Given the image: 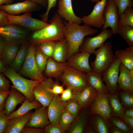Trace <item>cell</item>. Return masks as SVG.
<instances>
[{
    "instance_id": "cell-29",
    "label": "cell",
    "mask_w": 133,
    "mask_h": 133,
    "mask_svg": "<svg viewBox=\"0 0 133 133\" xmlns=\"http://www.w3.org/2000/svg\"><path fill=\"white\" fill-rule=\"evenodd\" d=\"M117 93L112 94L108 92L107 95L112 116L120 117L124 115L125 109L120 101Z\"/></svg>"
},
{
    "instance_id": "cell-51",
    "label": "cell",
    "mask_w": 133,
    "mask_h": 133,
    "mask_svg": "<svg viewBox=\"0 0 133 133\" xmlns=\"http://www.w3.org/2000/svg\"><path fill=\"white\" fill-rule=\"evenodd\" d=\"M44 132V128L25 127L21 133H42Z\"/></svg>"
},
{
    "instance_id": "cell-7",
    "label": "cell",
    "mask_w": 133,
    "mask_h": 133,
    "mask_svg": "<svg viewBox=\"0 0 133 133\" xmlns=\"http://www.w3.org/2000/svg\"><path fill=\"white\" fill-rule=\"evenodd\" d=\"M8 24L19 25L31 31L35 32L44 28L49 23L42 20L32 17L31 12L20 15H13L7 14Z\"/></svg>"
},
{
    "instance_id": "cell-24",
    "label": "cell",
    "mask_w": 133,
    "mask_h": 133,
    "mask_svg": "<svg viewBox=\"0 0 133 133\" xmlns=\"http://www.w3.org/2000/svg\"><path fill=\"white\" fill-rule=\"evenodd\" d=\"M88 85L96 89L99 93H107L109 90L104 83L102 75L92 70L86 73Z\"/></svg>"
},
{
    "instance_id": "cell-25",
    "label": "cell",
    "mask_w": 133,
    "mask_h": 133,
    "mask_svg": "<svg viewBox=\"0 0 133 133\" xmlns=\"http://www.w3.org/2000/svg\"><path fill=\"white\" fill-rule=\"evenodd\" d=\"M41 104L36 99L32 102L26 99L21 104L20 107L17 110L11 113L8 116L9 120L23 115L33 109H36L42 106Z\"/></svg>"
},
{
    "instance_id": "cell-13",
    "label": "cell",
    "mask_w": 133,
    "mask_h": 133,
    "mask_svg": "<svg viewBox=\"0 0 133 133\" xmlns=\"http://www.w3.org/2000/svg\"><path fill=\"white\" fill-rule=\"evenodd\" d=\"M52 78H49L41 81L33 89L35 98L44 107H48L54 95L50 91L54 83Z\"/></svg>"
},
{
    "instance_id": "cell-34",
    "label": "cell",
    "mask_w": 133,
    "mask_h": 133,
    "mask_svg": "<svg viewBox=\"0 0 133 133\" xmlns=\"http://www.w3.org/2000/svg\"><path fill=\"white\" fill-rule=\"evenodd\" d=\"M125 40L129 47L133 46V27L123 25L119 27L118 33Z\"/></svg>"
},
{
    "instance_id": "cell-41",
    "label": "cell",
    "mask_w": 133,
    "mask_h": 133,
    "mask_svg": "<svg viewBox=\"0 0 133 133\" xmlns=\"http://www.w3.org/2000/svg\"><path fill=\"white\" fill-rule=\"evenodd\" d=\"M119 93L124 107L128 108L133 107V94L123 91Z\"/></svg>"
},
{
    "instance_id": "cell-32",
    "label": "cell",
    "mask_w": 133,
    "mask_h": 133,
    "mask_svg": "<svg viewBox=\"0 0 133 133\" xmlns=\"http://www.w3.org/2000/svg\"><path fill=\"white\" fill-rule=\"evenodd\" d=\"M91 127L96 133H108L110 130L106 121L100 116L97 115H92Z\"/></svg>"
},
{
    "instance_id": "cell-22",
    "label": "cell",
    "mask_w": 133,
    "mask_h": 133,
    "mask_svg": "<svg viewBox=\"0 0 133 133\" xmlns=\"http://www.w3.org/2000/svg\"><path fill=\"white\" fill-rule=\"evenodd\" d=\"M32 112L31 110L24 115L9 120L4 133H21L30 119Z\"/></svg>"
},
{
    "instance_id": "cell-2",
    "label": "cell",
    "mask_w": 133,
    "mask_h": 133,
    "mask_svg": "<svg viewBox=\"0 0 133 133\" xmlns=\"http://www.w3.org/2000/svg\"><path fill=\"white\" fill-rule=\"evenodd\" d=\"M64 20L55 13L49 20L48 25L34 32L31 37L33 44L39 45L47 41H57L65 38Z\"/></svg>"
},
{
    "instance_id": "cell-30",
    "label": "cell",
    "mask_w": 133,
    "mask_h": 133,
    "mask_svg": "<svg viewBox=\"0 0 133 133\" xmlns=\"http://www.w3.org/2000/svg\"><path fill=\"white\" fill-rule=\"evenodd\" d=\"M88 117V114L83 112L75 118L68 132L69 133H82L85 128Z\"/></svg>"
},
{
    "instance_id": "cell-58",
    "label": "cell",
    "mask_w": 133,
    "mask_h": 133,
    "mask_svg": "<svg viewBox=\"0 0 133 133\" xmlns=\"http://www.w3.org/2000/svg\"><path fill=\"white\" fill-rule=\"evenodd\" d=\"M7 69L0 59V73H3L6 71Z\"/></svg>"
},
{
    "instance_id": "cell-8",
    "label": "cell",
    "mask_w": 133,
    "mask_h": 133,
    "mask_svg": "<svg viewBox=\"0 0 133 133\" xmlns=\"http://www.w3.org/2000/svg\"><path fill=\"white\" fill-rule=\"evenodd\" d=\"M104 23L102 30L110 27L113 34L118 33L120 27L117 8L113 0H107L103 12Z\"/></svg>"
},
{
    "instance_id": "cell-14",
    "label": "cell",
    "mask_w": 133,
    "mask_h": 133,
    "mask_svg": "<svg viewBox=\"0 0 133 133\" xmlns=\"http://www.w3.org/2000/svg\"><path fill=\"white\" fill-rule=\"evenodd\" d=\"M38 8V4L30 0L14 4L2 5L0 6V11H4L8 15H17L22 13L31 12L36 11Z\"/></svg>"
},
{
    "instance_id": "cell-19",
    "label": "cell",
    "mask_w": 133,
    "mask_h": 133,
    "mask_svg": "<svg viewBox=\"0 0 133 133\" xmlns=\"http://www.w3.org/2000/svg\"><path fill=\"white\" fill-rule=\"evenodd\" d=\"M47 109L48 107L42 106L35 109L25 127L43 128L50 124Z\"/></svg>"
},
{
    "instance_id": "cell-48",
    "label": "cell",
    "mask_w": 133,
    "mask_h": 133,
    "mask_svg": "<svg viewBox=\"0 0 133 133\" xmlns=\"http://www.w3.org/2000/svg\"><path fill=\"white\" fill-rule=\"evenodd\" d=\"M60 97L61 100L63 101L67 102L72 98L73 93L72 90L69 88L64 90Z\"/></svg>"
},
{
    "instance_id": "cell-55",
    "label": "cell",
    "mask_w": 133,
    "mask_h": 133,
    "mask_svg": "<svg viewBox=\"0 0 133 133\" xmlns=\"http://www.w3.org/2000/svg\"><path fill=\"white\" fill-rule=\"evenodd\" d=\"M6 44L4 40H3L1 39L0 40V57L3 51Z\"/></svg>"
},
{
    "instance_id": "cell-11",
    "label": "cell",
    "mask_w": 133,
    "mask_h": 133,
    "mask_svg": "<svg viewBox=\"0 0 133 133\" xmlns=\"http://www.w3.org/2000/svg\"><path fill=\"white\" fill-rule=\"evenodd\" d=\"M107 0H100L96 2L91 13L81 18L82 22L90 27H102L104 23L103 12Z\"/></svg>"
},
{
    "instance_id": "cell-16",
    "label": "cell",
    "mask_w": 133,
    "mask_h": 133,
    "mask_svg": "<svg viewBox=\"0 0 133 133\" xmlns=\"http://www.w3.org/2000/svg\"><path fill=\"white\" fill-rule=\"evenodd\" d=\"M90 53L85 52H78L73 54L68 59L67 66L83 72L86 73L92 70L89 63Z\"/></svg>"
},
{
    "instance_id": "cell-28",
    "label": "cell",
    "mask_w": 133,
    "mask_h": 133,
    "mask_svg": "<svg viewBox=\"0 0 133 133\" xmlns=\"http://www.w3.org/2000/svg\"><path fill=\"white\" fill-rule=\"evenodd\" d=\"M68 47L65 38L56 41L52 58L59 62H64L67 59Z\"/></svg>"
},
{
    "instance_id": "cell-4",
    "label": "cell",
    "mask_w": 133,
    "mask_h": 133,
    "mask_svg": "<svg viewBox=\"0 0 133 133\" xmlns=\"http://www.w3.org/2000/svg\"><path fill=\"white\" fill-rule=\"evenodd\" d=\"M112 48L111 43L107 42L95 50V59L90 64L93 71L102 74L109 67L115 59Z\"/></svg>"
},
{
    "instance_id": "cell-61",
    "label": "cell",
    "mask_w": 133,
    "mask_h": 133,
    "mask_svg": "<svg viewBox=\"0 0 133 133\" xmlns=\"http://www.w3.org/2000/svg\"><path fill=\"white\" fill-rule=\"evenodd\" d=\"M2 39V37L0 35V40Z\"/></svg>"
},
{
    "instance_id": "cell-38",
    "label": "cell",
    "mask_w": 133,
    "mask_h": 133,
    "mask_svg": "<svg viewBox=\"0 0 133 133\" xmlns=\"http://www.w3.org/2000/svg\"><path fill=\"white\" fill-rule=\"evenodd\" d=\"M56 42L54 41H45L38 45L37 47L48 57H52Z\"/></svg>"
},
{
    "instance_id": "cell-35",
    "label": "cell",
    "mask_w": 133,
    "mask_h": 133,
    "mask_svg": "<svg viewBox=\"0 0 133 133\" xmlns=\"http://www.w3.org/2000/svg\"><path fill=\"white\" fill-rule=\"evenodd\" d=\"M125 25L133 27V9L132 7L127 8L123 13L119 15L120 27Z\"/></svg>"
},
{
    "instance_id": "cell-3",
    "label": "cell",
    "mask_w": 133,
    "mask_h": 133,
    "mask_svg": "<svg viewBox=\"0 0 133 133\" xmlns=\"http://www.w3.org/2000/svg\"><path fill=\"white\" fill-rule=\"evenodd\" d=\"M3 73L12 83V85L10 87L21 92L30 102L35 100L33 89L41 81L25 78L10 67L7 68Z\"/></svg>"
},
{
    "instance_id": "cell-12",
    "label": "cell",
    "mask_w": 133,
    "mask_h": 133,
    "mask_svg": "<svg viewBox=\"0 0 133 133\" xmlns=\"http://www.w3.org/2000/svg\"><path fill=\"white\" fill-rule=\"evenodd\" d=\"M121 62L115 58L109 67L102 74V79L109 90V92L114 93L118 91L117 81Z\"/></svg>"
},
{
    "instance_id": "cell-57",
    "label": "cell",
    "mask_w": 133,
    "mask_h": 133,
    "mask_svg": "<svg viewBox=\"0 0 133 133\" xmlns=\"http://www.w3.org/2000/svg\"><path fill=\"white\" fill-rule=\"evenodd\" d=\"M124 115L128 116L133 117V107L129 108L125 110Z\"/></svg>"
},
{
    "instance_id": "cell-31",
    "label": "cell",
    "mask_w": 133,
    "mask_h": 133,
    "mask_svg": "<svg viewBox=\"0 0 133 133\" xmlns=\"http://www.w3.org/2000/svg\"><path fill=\"white\" fill-rule=\"evenodd\" d=\"M27 43H24L21 46L10 67L17 72L21 69L25 60L28 48Z\"/></svg>"
},
{
    "instance_id": "cell-45",
    "label": "cell",
    "mask_w": 133,
    "mask_h": 133,
    "mask_svg": "<svg viewBox=\"0 0 133 133\" xmlns=\"http://www.w3.org/2000/svg\"><path fill=\"white\" fill-rule=\"evenodd\" d=\"M10 83L3 73H0V91H9Z\"/></svg>"
},
{
    "instance_id": "cell-50",
    "label": "cell",
    "mask_w": 133,
    "mask_h": 133,
    "mask_svg": "<svg viewBox=\"0 0 133 133\" xmlns=\"http://www.w3.org/2000/svg\"><path fill=\"white\" fill-rule=\"evenodd\" d=\"M10 93V91H0V111L4 110L5 100Z\"/></svg>"
},
{
    "instance_id": "cell-49",
    "label": "cell",
    "mask_w": 133,
    "mask_h": 133,
    "mask_svg": "<svg viewBox=\"0 0 133 133\" xmlns=\"http://www.w3.org/2000/svg\"><path fill=\"white\" fill-rule=\"evenodd\" d=\"M64 90L63 86L57 82H54L52 87L50 89V91L54 95H56L61 94Z\"/></svg>"
},
{
    "instance_id": "cell-9",
    "label": "cell",
    "mask_w": 133,
    "mask_h": 133,
    "mask_svg": "<svg viewBox=\"0 0 133 133\" xmlns=\"http://www.w3.org/2000/svg\"><path fill=\"white\" fill-rule=\"evenodd\" d=\"M97 35L84 38L79 51L93 54L96 49L101 47L108 39L113 35L111 29H105Z\"/></svg>"
},
{
    "instance_id": "cell-44",
    "label": "cell",
    "mask_w": 133,
    "mask_h": 133,
    "mask_svg": "<svg viewBox=\"0 0 133 133\" xmlns=\"http://www.w3.org/2000/svg\"><path fill=\"white\" fill-rule=\"evenodd\" d=\"M65 132L59 124H50L44 128L45 133H64Z\"/></svg>"
},
{
    "instance_id": "cell-36",
    "label": "cell",
    "mask_w": 133,
    "mask_h": 133,
    "mask_svg": "<svg viewBox=\"0 0 133 133\" xmlns=\"http://www.w3.org/2000/svg\"><path fill=\"white\" fill-rule=\"evenodd\" d=\"M112 126L116 127L125 133H132L133 129L121 119L118 116H112L108 120Z\"/></svg>"
},
{
    "instance_id": "cell-40",
    "label": "cell",
    "mask_w": 133,
    "mask_h": 133,
    "mask_svg": "<svg viewBox=\"0 0 133 133\" xmlns=\"http://www.w3.org/2000/svg\"><path fill=\"white\" fill-rule=\"evenodd\" d=\"M81 109L78 102L73 98L67 101L66 110L75 118L78 115Z\"/></svg>"
},
{
    "instance_id": "cell-5",
    "label": "cell",
    "mask_w": 133,
    "mask_h": 133,
    "mask_svg": "<svg viewBox=\"0 0 133 133\" xmlns=\"http://www.w3.org/2000/svg\"><path fill=\"white\" fill-rule=\"evenodd\" d=\"M59 78L72 92L81 91L88 85L85 73L67 66Z\"/></svg>"
},
{
    "instance_id": "cell-39",
    "label": "cell",
    "mask_w": 133,
    "mask_h": 133,
    "mask_svg": "<svg viewBox=\"0 0 133 133\" xmlns=\"http://www.w3.org/2000/svg\"><path fill=\"white\" fill-rule=\"evenodd\" d=\"M48 58L37 47L36 48L35 53V59L39 69L42 72L45 69Z\"/></svg>"
},
{
    "instance_id": "cell-52",
    "label": "cell",
    "mask_w": 133,
    "mask_h": 133,
    "mask_svg": "<svg viewBox=\"0 0 133 133\" xmlns=\"http://www.w3.org/2000/svg\"><path fill=\"white\" fill-rule=\"evenodd\" d=\"M8 24L7 14L4 11H0V28Z\"/></svg>"
},
{
    "instance_id": "cell-47",
    "label": "cell",
    "mask_w": 133,
    "mask_h": 133,
    "mask_svg": "<svg viewBox=\"0 0 133 133\" xmlns=\"http://www.w3.org/2000/svg\"><path fill=\"white\" fill-rule=\"evenodd\" d=\"M57 0H48V5L46 12L40 15L42 20L47 22L48 20V16L50 10L54 7L56 5Z\"/></svg>"
},
{
    "instance_id": "cell-42",
    "label": "cell",
    "mask_w": 133,
    "mask_h": 133,
    "mask_svg": "<svg viewBox=\"0 0 133 133\" xmlns=\"http://www.w3.org/2000/svg\"><path fill=\"white\" fill-rule=\"evenodd\" d=\"M0 31L19 33L26 35L27 32L24 29L18 25L12 24H8L0 28Z\"/></svg>"
},
{
    "instance_id": "cell-37",
    "label": "cell",
    "mask_w": 133,
    "mask_h": 133,
    "mask_svg": "<svg viewBox=\"0 0 133 133\" xmlns=\"http://www.w3.org/2000/svg\"><path fill=\"white\" fill-rule=\"evenodd\" d=\"M75 119L66 110L61 115L58 124L66 132L69 129Z\"/></svg>"
},
{
    "instance_id": "cell-17",
    "label": "cell",
    "mask_w": 133,
    "mask_h": 133,
    "mask_svg": "<svg viewBox=\"0 0 133 133\" xmlns=\"http://www.w3.org/2000/svg\"><path fill=\"white\" fill-rule=\"evenodd\" d=\"M57 13L66 21L80 24L81 18L75 14L73 8L71 0H59L58 3Z\"/></svg>"
},
{
    "instance_id": "cell-53",
    "label": "cell",
    "mask_w": 133,
    "mask_h": 133,
    "mask_svg": "<svg viewBox=\"0 0 133 133\" xmlns=\"http://www.w3.org/2000/svg\"><path fill=\"white\" fill-rule=\"evenodd\" d=\"M120 117L122 120L128 125L133 129V117L126 116L124 115Z\"/></svg>"
},
{
    "instance_id": "cell-10",
    "label": "cell",
    "mask_w": 133,
    "mask_h": 133,
    "mask_svg": "<svg viewBox=\"0 0 133 133\" xmlns=\"http://www.w3.org/2000/svg\"><path fill=\"white\" fill-rule=\"evenodd\" d=\"M92 104L90 114L99 115L106 121L112 116L107 93H98Z\"/></svg>"
},
{
    "instance_id": "cell-1",
    "label": "cell",
    "mask_w": 133,
    "mask_h": 133,
    "mask_svg": "<svg viewBox=\"0 0 133 133\" xmlns=\"http://www.w3.org/2000/svg\"><path fill=\"white\" fill-rule=\"evenodd\" d=\"M64 23L65 38L67 45L68 60L73 54L78 52L85 36L96 33L98 30L85 24L81 25L65 20H64Z\"/></svg>"
},
{
    "instance_id": "cell-59",
    "label": "cell",
    "mask_w": 133,
    "mask_h": 133,
    "mask_svg": "<svg viewBox=\"0 0 133 133\" xmlns=\"http://www.w3.org/2000/svg\"><path fill=\"white\" fill-rule=\"evenodd\" d=\"M13 1V0H0V6L3 4L5 5L11 4Z\"/></svg>"
},
{
    "instance_id": "cell-18",
    "label": "cell",
    "mask_w": 133,
    "mask_h": 133,
    "mask_svg": "<svg viewBox=\"0 0 133 133\" xmlns=\"http://www.w3.org/2000/svg\"><path fill=\"white\" fill-rule=\"evenodd\" d=\"M72 93V98L75 99L83 109L87 108L92 104L99 92L88 85L81 91Z\"/></svg>"
},
{
    "instance_id": "cell-56",
    "label": "cell",
    "mask_w": 133,
    "mask_h": 133,
    "mask_svg": "<svg viewBox=\"0 0 133 133\" xmlns=\"http://www.w3.org/2000/svg\"><path fill=\"white\" fill-rule=\"evenodd\" d=\"M110 131V132L112 133H125L119 129L113 126H111Z\"/></svg>"
},
{
    "instance_id": "cell-60",
    "label": "cell",
    "mask_w": 133,
    "mask_h": 133,
    "mask_svg": "<svg viewBox=\"0 0 133 133\" xmlns=\"http://www.w3.org/2000/svg\"><path fill=\"white\" fill-rule=\"evenodd\" d=\"M93 2H96L100 0H89Z\"/></svg>"
},
{
    "instance_id": "cell-23",
    "label": "cell",
    "mask_w": 133,
    "mask_h": 133,
    "mask_svg": "<svg viewBox=\"0 0 133 133\" xmlns=\"http://www.w3.org/2000/svg\"><path fill=\"white\" fill-rule=\"evenodd\" d=\"M66 66L65 62H58L52 57H49L44 70L45 76L51 78H60Z\"/></svg>"
},
{
    "instance_id": "cell-33",
    "label": "cell",
    "mask_w": 133,
    "mask_h": 133,
    "mask_svg": "<svg viewBox=\"0 0 133 133\" xmlns=\"http://www.w3.org/2000/svg\"><path fill=\"white\" fill-rule=\"evenodd\" d=\"M0 35L3 38L6 43L20 44L24 41L26 35L12 32L0 31Z\"/></svg>"
},
{
    "instance_id": "cell-54",
    "label": "cell",
    "mask_w": 133,
    "mask_h": 133,
    "mask_svg": "<svg viewBox=\"0 0 133 133\" xmlns=\"http://www.w3.org/2000/svg\"><path fill=\"white\" fill-rule=\"evenodd\" d=\"M33 3L40 4L45 8H47L48 5V0H30Z\"/></svg>"
},
{
    "instance_id": "cell-21",
    "label": "cell",
    "mask_w": 133,
    "mask_h": 133,
    "mask_svg": "<svg viewBox=\"0 0 133 133\" xmlns=\"http://www.w3.org/2000/svg\"><path fill=\"white\" fill-rule=\"evenodd\" d=\"M119 71L117 81L118 90H121L133 94V79L130 76L129 70L120 63Z\"/></svg>"
},
{
    "instance_id": "cell-26",
    "label": "cell",
    "mask_w": 133,
    "mask_h": 133,
    "mask_svg": "<svg viewBox=\"0 0 133 133\" xmlns=\"http://www.w3.org/2000/svg\"><path fill=\"white\" fill-rule=\"evenodd\" d=\"M114 56L115 58L119 60L129 70L133 69V46L118 50Z\"/></svg>"
},
{
    "instance_id": "cell-6",
    "label": "cell",
    "mask_w": 133,
    "mask_h": 133,
    "mask_svg": "<svg viewBox=\"0 0 133 133\" xmlns=\"http://www.w3.org/2000/svg\"><path fill=\"white\" fill-rule=\"evenodd\" d=\"M36 48L33 44L28 46L25 60L18 73L31 80L42 81L47 78L43 74L36 63L35 53Z\"/></svg>"
},
{
    "instance_id": "cell-62",
    "label": "cell",
    "mask_w": 133,
    "mask_h": 133,
    "mask_svg": "<svg viewBox=\"0 0 133 133\" xmlns=\"http://www.w3.org/2000/svg\"><path fill=\"white\" fill-rule=\"evenodd\" d=\"M133 1V0H132Z\"/></svg>"
},
{
    "instance_id": "cell-15",
    "label": "cell",
    "mask_w": 133,
    "mask_h": 133,
    "mask_svg": "<svg viewBox=\"0 0 133 133\" xmlns=\"http://www.w3.org/2000/svg\"><path fill=\"white\" fill-rule=\"evenodd\" d=\"M67 102L61 100L58 95H54L48 106V114L50 123L58 124L61 115L66 110Z\"/></svg>"
},
{
    "instance_id": "cell-20",
    "label": "cell",
    "mask_w": 133,
    "mask_h": 133,
    "mask_svg": "<svg viewBox=\"0 0 133 133\" xmlns=\"http://www.w3.org/2000/svg\"><path fill=\"white\" fill-rule=\"evenodd\" d=\"M10 93L5 103L4 112L7 116L15 111L17 106L22 104L26 98L21 92L10 87Z\"/></svg>"
},
{
    "instance_id": "cell-46",
    "label": "cell",
    "mask_w": 133,
    "mask_h": 133,
    "mask_svg": "<svg viewBox=\"0 0 133 133\" xmlns=\"http://www.w3.org/2000/svg\"><path fill=\"white\" fill-rule=\"evenodd\" d=\"M9 120L3 110L0 111V133H4L8 123Z\"/></svg>"
},
{
    "instance_id": "cell-27",
    "label": "cell",
    "mask_w": 133,
    "mask_h": 133,
    "mask_svg": "<svg viewBox=\"0 0 133 133\" xmlns=\"http://www.w3.org/2000/svg\"><path fill=\"white\" fill-rule=\"evenodd\" d=\"M20 44L17 43L6 44L0 57L4 65H10L19 49Z\"/></svg>"
},
{
    "instance_id": "cell-43",
    "label": "cell",
    "mask_w": 133,
    "mask_h": 133,
    "mask_svg": "<svg viewBox=\"0 0 133 133\" xmlns=\"http://www.w3.org/2000/svg\"><path fill=\"white\" fill-rule=\"evenodd\" d=\"M117 7L119 15L122 13L127 8L132 7L133 1L132 0H113Z\"/></svg>"
}]
</instances>
